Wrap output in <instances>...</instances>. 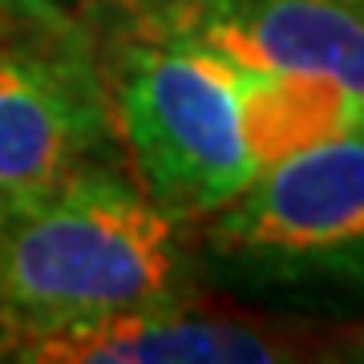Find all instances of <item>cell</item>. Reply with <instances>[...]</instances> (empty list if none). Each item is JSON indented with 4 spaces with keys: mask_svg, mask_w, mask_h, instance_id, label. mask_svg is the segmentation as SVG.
I'll return each instance as SVG.
<instances>
[{
    "mask_svg": "<svg viewBox=\"0 0 364 364\" xmlns=\"http://www.w3.org/2000/svg\"><path fill=\"white\" fill-rule=\"evenodd\" d=\"M360 336L320 320L275 312H227L210 308L195 291L138 312L45 328L16 336L0 348V360L37 364H284L356 356Z\"/></svg>",
    "mask_w": 364,
    "mask_h": 364,
    "instance_id": "4",
    "label": "cell"
},
{
    "mask_svg": "<svg viewBox=\"0 0 364 364\" xmlns=\"http://www.w3.org/2000/svg\"><path fill=\"white\" fill-rule=\"evenodd\" d=\"M77 16L53 0H0V41L9 37H73Z\"/></svg>",
    "mask_w": 364,
    "mask_h": 364,
    "instance_id": "8",
    "label": "cell"
},
{
    "mask_svg": "<svg viewBox=\"0 0 364 364\" xmlns=\"http://www.w3.org/2000/svg\"><path fill=\"white\" fill-rule=\"evenodd\" d=\"M57 9H65L69 16H81V9H90V4H102V0H53Z\"/></svg>",
    "mask_w": 364,
    "mask_h": 364,
    "instance_id": "9",
    "label": "cell"
},
{
    "mask_svg": "<svg viewBox=\"0 0 364 364\" xmlns=\"http://www.w3.org/2000/svg\"><path fill=\"white\" fill-rule=\"evenodd\" d=\"M114 146L102 73L81 33L0 41V215Z\"/></svg>",
    "mask_w": 364,
    "mask_h": 364,
    "instance_id": "5",
    "label": "cell"
},
{
    "mask_svg": "<svg viewBox=\"0 0 364 364\" xmlns=\"http://www.w3.org/2000/svg\"><path fill=\"white\" fill-rule=\"evenodd\" d=\"M97 73L130 178L182 227L259 174L239 134L243 73L215 53L134 16Z\"/></svg>",
    "mask_w": 364,
    "mask_h": 364,
    "instance_id": "3",
    "label": "cell"
},
{
    "mask_svg": "<svg viewBox=\"0 0 364 364\" xmlns=\"http://www.w3.org/2000/svg\"><path fill=\"white\" fill-rule=\"evenodd\" d=\"M182 223L114 158L0 215V348L191 296ZM198 272V267H195Z\"/></svg>",
    "mask_w": 364,
    "mask_h": 364,
    "instance_id": "1",
    "label": "cell"
},
{
    "mask_svg": "<svg viewBox=\"0 0 364 364\" xmlns=\"http://www.w3.org/2000/svg\"><path fill=\"white\" fill-rule=\"evenodd\" d=\"M195 227V267L239 304L364 320V126L259 170Z\"/></svg>",
    "mask_w": 364,
    "mask_h": 364,
    "instance_id": "2",
    "label": "cell"
},
{
    "mask_svg": "<svg viewBox=\"0 0 364 364\" xmlns=\"http://www.w3.org/2000/svg\"><path fill=\"white\" fill-rule=\"evenodd\" d=\"M364 126V97L328 73H243L239 85V134L255 170L332 142Z\"/></svg>",
    "mask_w": 364,
    "mask_h": 364,
    "instance_id": "7",
    "label": "cell"
},
{
    "mask_svg": "<svg viewBox=\"0 0 364 364\" xmlns=\"http://www.w3.org/2000/svg\"><path fill=\"white\" fill-rule=\"evenodd\" d=\"M146 25L239 73H328L364 97V0H150Z\"/></svg>",
    "mask_w": 364,
    "mask_h": 364,
    "instance_id": "6",
    "label": "cell"
}]
</instances>
